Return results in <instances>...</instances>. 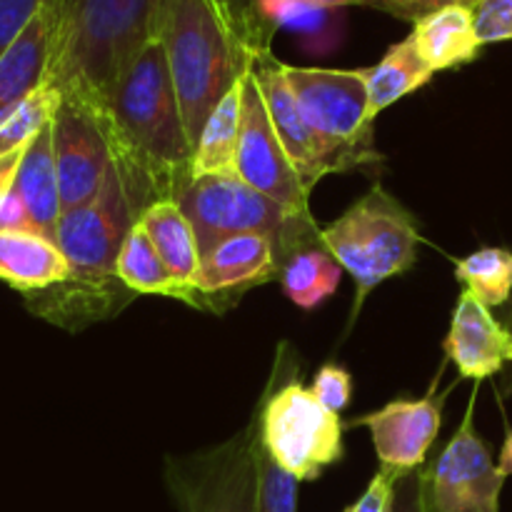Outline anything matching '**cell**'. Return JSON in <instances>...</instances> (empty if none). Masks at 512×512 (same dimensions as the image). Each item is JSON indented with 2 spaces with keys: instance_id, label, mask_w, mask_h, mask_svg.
Listing matches in <instances>:
<instances>
[{
  "instance_id": "30bf717a",
  "label": "cell",
  "mask_w": 512,
  "mask_h": 512,
  "mask_svg": "<svg viewBox=\"0 0 512 512\" xmlns=\"http://www.w3.org/2000/svg\"><path fill=\"white\" fill-rule=\"evenodd\" d=\"M53 150L63 213L88 205L115 165L103 110L78 95H60L53 113Z\"/></svg>"
},
{
  "instance_id": "d6a6232c",
  "label": "cell",
  "mask_w": 512,
  "mask_h": 512,
  "mask_svg": "<svg viewBox=\"0 0 512 512\" xmlns=\"http://www.w3.org/2000/svg\"><path fill=\"white\" fill-rule=\"evenodd\" d=\"M408 473H398V470L380 468L365 493L355 500L345 512H390L395 500V490H398L400 478Z\"/></svg>"
},
{
  "instance_id": "f1b7e54d",
  "label": "cell",
  "mask_w": 512,
  "mask_h": 512,
  "mask_svg": "<svg viewBox=\"0 0 512 512\" xmlns=\"http://www.w3.org/2000/svg\"><path fill=\"white\" fill-rule=\"evenodd\" d=\"M255 475H258V512H298V485L288 470L280 468L263 443L255 448Z\"/></svg>"
},
{
  "instance_id": "ac0fdd59",
  "label": "cell",
  "mask_w": 512,
  "mask_h": 512,
  "mask_svg": "<svg viewBox=\"0 0 512 512\" xmlns=\"http://www.w3.org/2000/svg\"><path fill=\"white\" fill-rule=\"evenodd\" d=\"M133 290L123 283L115 285H85L75 280H63L40 293L25 295V305L48 323L68 330H80L93 320H105L120 313L133 300Z\"/></svg>"
},
{
  "instance_id": "ab89813d",
  "label": "cell",
  "mask_w": 512,
  "mask_h": 512,
  "mask_svg": "<svg viewBox=\"0 0 512 512\" xmlns=\"http://www.w3.org/2000/svg\"><path fill=\"white\" fill-rule=\"evenodd\" d=\"M68 3L70 0H43V3H40V10H43L45 15H55L58 10H63Z\"/></svg>"
},
{
  "instance_id": "52a82bcc",
  "label": "cell",
  "mask_w": 512,
  "mask_h": 512,
  "mask_svg": "<svg viewBox=\"0 0 512 512\" xmlns=\"http://www.w3.org/2000/svg\"><path fill=\"white\" fill-rule=\"evenodd\" d=\"M143 210L118 165H113L105 185L88 205L60 215L55 243L70 265L68 280L85 285L120 283L115 273L120 248Z\"/></svg>"
},
{
  "instance_id": "cb8c5ba5",
  "label": "cell",
  "mask_w": 512,
  "mask_h": 512,
  "mask_svg": "<svg viewBox=\"0 0 512 512\" xmlns=\"http://www.w3.org/2000/svg\"><path fill=\"white\" fill-rule=\"evenodd\" d=\"M115 273H118L120 283L133 290L135 295H165V298L183 300L193 308H205L203 295L185 288L183 283L173 278L140 220L133 225L123 248H120Z\"/></svg>"
},
{
  "instance_id": "1f68e13d",
  "label": "cell",
  "mask_w": 512,
  "mask_h": 512,
  "mask_svg": "<svg viewBox=\"0 0 512 512\" xmlns=\"http://www.w3.org/2000/svg\"><path fill=\"white\" fill-rule=\"evenodd\" d=\"M40 3L43 0H0V58L40 13Z\"/></svg>"
},
{
  "instance_id": "d6986e66",
  "label": "cell",
  "mask_w": 512,
  "mask_h": 512,
  "mask_svg": "<svg viewBox=\"0 0 512 512\" xmlns=\"http://www.w3.org/2000/svg\"><path fill=\"white\" fill-rule=\"evenodd\" d=\"M408 38L433 73L473 63L485 48L475 30V13L468 5H450L415 20Z\"/></svg>"
},
{
  "instance_id": "2e32d148",
  "label": "cell",
  "mask_w": 512,
  "mask_h": 512,
  "mask_svg": "<svg viewBox=\"0 0 512 512\" xmlns=\"http://www.w3.org/2000/svg\"><path fill=\"white\" fill-rule=\"evenodd\" d=\"M178 500L183 512H258L255 448L200 470L198 480L180 485Z\"/></svg>"
},
{
  "instance_id": "4316f807",
  "label": "cell",
  "mask_w": 512,
  "mask_h": 512,
  "mask_svg": "<svg viewBox=\"0 0 512 512\" xmlns=\"http://www.w3.org/2000/svg\"><path fill=\"white\" fill-rule=\"evenodd\" d=\"M455 278L463 290L490 310L500 308L512 298V250L480 248L455 263Z\"/></svg>"
},
{
  "instance_id": "4fadbf2b",
  "label": "cell",
  "mask_w": 512,
  "mask_h": 512,
  "mask_svg": "<svg viewBox=\"0 0 512 512\" xmlns=\"http://www.w3.org/2000/svg\"><path fill=\"white\" fill-rule=\"evenodd\" d=\"M370 430L380 468L413 473L423 468L430 448L438 440L443 425V398L428 395L423 400H393L378 413L348 423V428Z\"/></svg>"
},
{
  "instance_id": "74e56055",
  "label": "cell",
  "mask_w": 512,
  "mask_h": 512,
  "mask_svg": "<svg viewBox=\"0 0 512 512\" xmlns=\"http://www.w3.org/2000/svg\"><path fill=\"white\" fill-rule=\"evenodd\" d=\"M498 468H500V473L505 475V478H508V475H512V430L508 433V438H505L503 450H500Z\"/></svg>"
},
{
  "instance_id": "9c48e42d",
  "label": "cell",
  "mask_w": 512,
  "mask_h": 512,
  "mask_svg": "<svg viewBox=\"0 0 512 512\" xmlns=\"http://www.w3.org/2000/svg\"><path fill=\"white\" fill-rule=\"evenodd\" d=\"M475 398L478 390L470 395L463 423L438 460L420 470L423 512H500L505 475L475 430Z\"/></svg>"
},
{
  "instance_id": "f35d334b",
  "label": "cell",
  "mask_w": 512,
  "mask_h": 512,
  "mask_svg": "<svg viewBox=\"0 0 512 512\" xmlns=\"http://www.w3.org/2000/svg\"><path fill=\"white\" fill-rule=\"evenodd\" d=\"M303 3H308L310 8L315 10H333V8H345V5H350V0H303Z\"/></svg>"
},
{
  "instance_id": "836d02e7",
  "label": "cell",
  "mask_w": 512,
  "mask_h": 512,
  "mask_svg": "<svg viewBox=\"0 0 512 512\" xmlns=\"http://www.w3.org/2000/svg\"><path fill=\"white\" fill-rule=\"evenodd\" d=\"M478 3L480 0H380L378 10L395 15L400 20L415 23V20L425 18V15L435 13V10L450 8V5H468V8H475Z\"/></svg>"
},
{
  "instance_id": "83f0119b",
  "label": "cell",
  "mask_w": 512,
  "mask_h": 512,
  "mask_svg": "<svg viewBox=\"0 0 512 512\" xmlns=\"http://www.w3.org/2000/svg\"><path fill=\"white\" fill-rule=\"evenodd\" d=\"M60 103V93L50 85L35 90L30 98H25L8 118L0 123V158L20 153L30 145V140L53 120L55 108Z\"/></svg>"
},
{
  "instance_id": "ffe728a7",
  "label": "cell",
  "mask_w": 512,
  "mask_h": 512,
  "mask_svg": "<svg viewBox=\"0 0 512 512\" xmlns=\"http://www.w3.org/2000/svg\"><path fill=\"white\" fill-rule=\"evenodd\" d=\"M15 190L28 208L33 230L55 240L60 215H63V203H60L58 165H55L53 150V120L23 150Z\"/></svg>"
},
{
  "instance_id": "7402d4cb",
  "label": "cell",
  "mask_w": 512,
  "mask_h": 512,
  "mask_svg": "<svg viewBox=\"0 0 512 512\" xmlns=\"http://www.w3.org/2000/svg\"><path fill=\"white\" fill-rule=\"evenodd\" d=\"M140 223H143L145 233L153 240L155 250L168 265L173 278L183 283L185 288L200 293L198 278L203 255H200L193 225L180 210L178 200H158V203L148 205L140 215Z\"/></svg>"
},
{
  "instance_id": "484cf974",
  "label": "cell",
  "mask_w": 512,
  "mask_h": 512,
  "mask_svg": "<svg viewBox=\"0 0 512 512\" xmlns=\"http://www.w3.org/2000/svg\"><path fill=\"white\" fill-rule=\"evenodd\" d=\"M343 273L345 270L340 268L338 260L323 245H313V248L298 250L283 265L280 280H283L285 295L298 308L313 310L338 290Z\"/></svg>"
},
{
  "instance_id": "5bb4252c",
  "label": "cell",
  "mask_w": 512,
  "mask_h": 512,
  "mask_svg": "<svg viewBox=\"0 0 512 512\" xmlns=\"http://www.w3.org/2000/svg\"><path fill=\"white\" fill-rule=\"evenodd\" d=\"M253 73L258 78L260 93H263L275 133H278L300 183L310 193L328 175V165H325V155L318 138L310 130L308 120L303 118L295 93L285 80L283 63L275 60L270 50H260V53H255Z\"/></svg>"
},
{
  "instance_id": "6da1fadb",
  "label": "cell",
  "mask_w": 512,
  "mask_h": 512,
  "mask_svg": "<svg viewBox=\"0 0 512 512\" xmlns=\"http://www.w3.org/2000/svg\"><path fill=\"white\" fill-rule=\"evenodd\" d=\"M100 110L115 165L140 205L178 200L193 180V145L160 35L125 65Z\"/></svg>"
},
{
  "instance_id": "e0dca14e",
  "label": "cell",
  "mask_w": 512,
  "mask_h": 512,
  "mask_svg": "<svg viewBox=\"0 0 512 512\" xmlns=\"http://www.w3.org/2000/svg\"><path fill=\"white\" fill-rule=\"evenodd\" d=\"M70 275L58 243L38 230H0V280L23 295L40 293Z\"/></svg>"
},
{
  "instance_id": "8992f818",
  "label": "cell",
  "mask_w": 512,
  "mask_h": 512,
  "mask_svg": "<svg viewBox=\"0 0 512 512\" xmlns=\"http://www.w3.org/2000/svg\"><path fill=\"white\" fill-rule=\"evenodd\" d=\"M285 80L295 93L303 118L323 148L328 173L378 163L363 70L298 68L283 63Z\"/></svg>"
},
{
  "instance_id": "7a4b0ae2",
  "label": "cell",
  "mask_w": 512,
  "mask_h": 512,
  "mask_svg": "<svg viewBox=\"0 0 512 512\" xmlns=\"http://www.w3.org/2000/svg\"><path fill=\"white\" fill-rule=\"evenodd\" d=\"M163 0H70L45 15L50 63L45 85L103 108L125 65L158 35Z\"/></svg>"
},
{
  "instance_id": "b9f144b4",
  "label": "cell",
  "mask_w": 512,
  "mask_h": 512,
  "mask_svg": "<svg viewBox=\"0 0 512 512\" xmlns=\"http://www.w3.org/2000/svg\"><path fill=\"white\" fill-rule=\"evenodd\" d=\"M503 325H505V330H508V333L512 335V305L508 308V313H505V320H503Z\"/></svg>"
},
{
  "instance_id": "603a6c76",
  "label": "cell",
  "mask_w": 512,
  "mask_h": 512,
  "mask_svg": "<svg viewBox=\"0 0 512 512\" xmlns=\"http://www.w3.org/2000/svg\"><path fill=\"white\" fill-rule=\"evenodd\" d=\"M240 120H243V78L230 88V93L220 100L208 123L203 125V133L193 150V168H190L193 180L240 178Z\"/></svg>"
},
{
  "instance_id": "60d3db41",
  "label": "cell",
  "mask_w": 512,
  "mask_h": 512,
  "mask_svg": "<svg viewBox=\"0 0 512 512\" xmlns=\"http://www.w3.org/2000/svg\"><path fill=\"white\" fill-rule=\"evenodd\" d=\"M380 0H350V5H365V8H378Z\"/></svg>"
},
{
  "instance_id": "44dd1931",
  "label": "cell",
  "mask_w": 512,
  "mask_h": 512,
  "mask_svg": "<svg viewBox=\"0 0 512 512\" xmlns=\"http://www.w3.org/2000/svg\"><path fill=\"white\" fill-rule=\"evenodd\" d=\"M50 63V30L43 13L30 20L13 48L0 58V123L43 88Z\"/></svg>"
},
{
  "instance_id": "5b68a950",
  "label": "cell",
  "mask_w": 512,
  "mask_h": 512,
  "mask_svg": "<svg viewBox=\"0 0 512 512\" xmlns=\"http://www.w3.org/2000/svg\"><path fill=\"white\" fill-rule=\"evenodd\" d=\"M198 238L200 255L230 235H268L288 263L298 250L320 245V230L313 218L293 213L250 188L240 178H198L178 198Z\"/></svg>"
},
{
  "instance_id": "9a60e30c",
  "label": "cell",
  "mask_w": 512,
  "mask_h": 512,
  "mask_svg": "<svg viewBox=\"0 0 512 512\" xmlns=\"http://www.w3.org/2000/svg\"><path fill=\"white\" fill-rule=\"evenodd\" d=\"M445 355L455 363L460 378L475 383L488 380L510 360L512 335L493 315L488 305L463 290L450 320V333L443 343Z\"/></svg>"
},
{
  "instance_id": "ba28073f",
  "label": "cell",
  "mask_w": 512,
  "mask_h": 512,
  "mask_svg": "<svg viewBox=\"0 0 512 512\" xmlns=\"http://www.w3.org/2000/svg\"><path fill=\"white\" fill-rule=\"evenodd\" d=\"M343 420L298 380L278 390L263 410V448L293 478L318 480L343 460Z\"/></svg>"
},
{
  "instance_id": "f546056e",
  "label": "cell",
  "mask_w": 512,
  "mask_h": 512,
  "mask_svg": "<svg viewBox=\"0 0 512 512\" xmlns=\"http://www.w3.org/2000/svg\"><path fill=\"white\" fill-rule=\"evenodd\" d=\"M473 13L480 43L490 45L512 40V0H480Z\"/></svg>"
},
{
  "instance_id": "4dcf8cb0",
  "label": "cell",
  "mask_w": 512,
  "mask_h": 512,
  "mask_svg": "<svg viewBox=\"0 0 512 512\" xmlns=\"http://www.w3.org/2000/svg\"><path fill=\"white\" fill-rule=\"evenodd\" d=\"M315 398L330 410V413H343L350 403V395H353V378L345 368L340 365L328 363L315 373L313 388Z\"/></svg>"
},
{
  "instance_id": "277c9868",
  "label": "cell",
  "mask_w": 512,
  "mask_h": 512,
  "mask_svg": "<svg viewBox=\"0 0 512 512\" xmlns=\"http://www.w3.org/2000/svg\"><path fill=\"white\" fill-rule=\"evenodd\" d=\"M320 245L355 280L353 315H358L370 290L413 268L420 233L410 210L375 183L335 223L320 230Z\"/></svg>"
},
{
  "instance_id": "e575fe53",
  "label": "cell",
  "mask_w": 512,
  "mask_h": 512,
  "mask_svg": "<svg viewBox=\"0 0 512 512\" xmlns=\"http://www.w3.org/2000/svg\"><path fill=\"white\" fill-rule=\"evenodd\" d=\"M0 230H33L28 208L15 188L0 200Z\"/></svg>"
},
{
  "instance_id": "8d00e7d4",
  "label": "cell",
  "mask_w": 512,
  "mask_h": 512,
  "mask_svg": "<svg viewBox=\"0 0 512 512\" xmlns=\"http://www.w3.org/2000/svg\"><path fill=\"white\" fill-rule=\"evenodd\" d=\"M223 3L228 5V10L233 13V18L240 23L245 38H248V15H250V8H253L255 0H223Z\"/></svg>"
},
{
  "instance_id": "8fae6325",
  "label": "cell",
  "mask_w": 512,
  "mask_h": 512,
  "mask_svg": "<svg viewBox=\"0 0 512 512\" xmlns=\"http://www.w3.org/2000/svg\"><path fill=\"white\" fill-rule=\"evenodd\" d=\"M238 175L250 188L260 190L270 200L293 213L313 218L308 208L310 193L300 183L283 143L273 128L258 78L250 65L243 75V120H240Z\"/></svg>"
},
{
  "instance_id": "d4e9b609",
  "label": "cell",
  "mask_w": 512,
  "mask_h": 512,
  "mask_svg": "<svg viewBox=\"0 0 512 512\" xmlns=\"http://www.w3.org/2000/svg\"><path fill=\"white\" fill-rule=\"evenodd\" d=\"M365 83H368V110L370 118H378L385 108L398 103L405 95L415 93L418 88L430 83L433 70L420 58L413 40L405 38L400 43L390 45L378 65L363 70Z\"/></svg>"
},
{
  "instance_id": "d590c367",
  "label": "cell",
  "mask_w": 512,
  "mask_h": 512,
  "mask_svg": "<svg viewBox=\"0 0 512 512\" xmlns=\"http://www.w3.org/2000/svg\"><path fill=\"white\" fill-rule=\"evenodd\" d=\"M390 512H423V505H420V468L400 478Z\"/></svg>"
},
{
  "instance_id": "7bdbcfd3",
  "label": "cell",
  "mask_w": 512,
  "mask_h": 512,
  "mask_svg": "<svg viewBox=\"0 0 512 512\" xmlns=\"http://www.w3.org/2000/svg\"><path fill=\"white\" fill-rule=\"evenodd\" d=\"M510 360H512V348H510Z\"/></svg>"
},
{
  "instance_id": "3957f363",
  "label": "cell",
  "mask_w": 512,
  "mask_h": 512,
  "mask_svg": "<svg viewBox=\"0 0 512 512\" xmlns=\"http://www.w3.org/2000/svg\"><path fill=\"white\" fill-rule=\"evenodd\" d=\"M158 35L195 150L210 113L248 73L258 50L223 0H163Z\"/></svg>"
},
{
  "instance_id": "7c38bea8",
  "label": "cell",
  "mask_w": 512,
  "mask_h": 512,
  "mask_svg": "<svg viewBox=\"0 0 512 512\" xmlns=\"http://www.w3.org/2000/svg\"><path fill=\"white\" fill-rule=\"evenodd\" d=\"M283 255L268 235L240 233L220 240L200 260L198 290L205 310H223L240 295L283 273Z\"/></svg>"
}]
</instances>
